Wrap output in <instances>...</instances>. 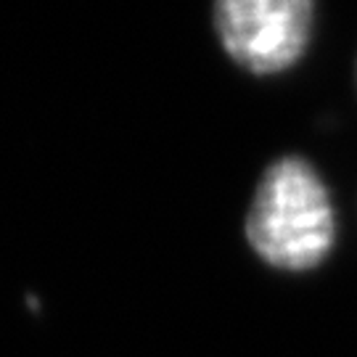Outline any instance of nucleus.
Segmentation results:
<instances>
[{
	"instance_id": "f257e3e1",
	"label": "nucleus",
	"mask_w": 357,
	"mask_h": 357,
	"mask_svg": "<svg viewBox=\"0 0 357 357\" xmlns=\"http://www.w3.org/2000/svg\"><path fill=\"white\" fill-rule=\"evenodd\" d=\"M246 241L270 268L310 273L336 246V212L328 185L302 156H281L257 183L246 215Z\"/></svg>"
},
{
	"instance_id": "f03ea898",
	"label": "nucleus",
	"mask_w": 357,
	"mask_h": 357,
	"mask_svg": "<svg viewBox=\"0 0 357 357\" xmlns=\"http://www.w3.org/2000/svg\"><path fill=\"white\" fill-rule=\"evenodd\" d=\"M212 16L225 53L255 75L291 69L315 29L312 0H225Z\"/></svg>"
}]
</instances>
